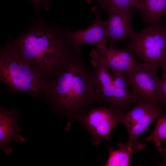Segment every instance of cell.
Wrapping results in <instances>:
<instances>
[{"instance_id": "cell-20", "label": "cell", "mask_w": 166, "mask_h": 166, "mask_svg": "<svg viewBox=\"0 0 166 166\" xmlns=\"http://www.w3.org/2000/svg\"><path fill=\"white\" fill-rule=\"evenodd\" d=\"M158 150L161 153L163 157L162 162L159 165L165 166H166V149L161 148L160 149Z\"/></svg>"}, {"instance_id": "cell-3", "label": "cell", "mask_w": 166, "mask_h": 166, "mask_svg": "<svg viewBox=\"0 0 166 166\" xmlns=\"http://www.w3.org/2000/svg\"><path fill=\"white\" fill-rule=\"evenodd\" d=\"M0 80L9 90L35 97L45 95L47 87V83L9 42L1 48Z\"/></svg>"}, {"instance_id": "cell-8", "label": "cell", "mask_w": 166, "mask_h": 166, "mask_svg": "<svg viewBox=\"0 0 166 166\" xmlns=\"http://www.w3.org/2000/svg\"><path fill=\"white\" fill-rule=\"evenodd\" d=\"M134 8L124 10L108 9L105 11L109 14L108 19L103 21L108 33L110 47H116L117 42L132 38L136 32L132 29V19L136 11Z\"/></svg>"}, {"instance_id": "cell-1", "label": "cell", "mask_w": 166, "mask_h": 166, "mask_svg": "<svg viewBox=\"0 0 166 166\" xmlns=\"http://www.w3.org/2000/svg\"><path fill=\"white\" fill-rule=\"evenodd\" d=\"M68 27L48 23L41 17L32 19L30 29L8 42L48 83L61 73L70 60L81 51L76 49L67 37Z\"/></svg>"}, {"instance_id": "cell-17", "label": "cell", "mask_w": 166, "mask_h": 166, "mask_svg": "<svg viewBox=\"0 0 166 166\" xmlns=\"http://www.w3.org/2000/svg\"><path fill=\"white\" fill-rule=\"evenodd\" d=\"M161 68L162 74L157 87V97L159 102L166 105V65Z\"/></svg>"}, {"instance_id": "cell-16", "label": "cell", "mask_w": 166, "mask_h": 166, "mask_svg": "<svg viewBox=\"0 0 166 166\" xmlns=\"http://www.w3.org/2000/svg\"><path fill=\"white\" fill-rule=\"evenodd\" d=\"M166 139V115H165L159 119L154 130L146 140L153 142L159 150L162 148V142Z\"/></svg>"}, {"instance_id": "cell-15", "label": "cell", "mask_w": 166, "mask_h": 166, "mask_svg": "<svg viewBox=\"0 0 166 166\" xmlns=\"http://www.w3.org/2000/svg\"><path fill=\"white\" fill-rule=\"evenodd\" d=\"M88 3L96 2L101 6L103 13L108 9H127L133 8L137 9L139 0H86Z\"/></svg>"}, {"instance_id": "cell-4", "label": "cell", "mask_w": 166, "mask_h": 166, "mask_svg": "<svg viewBox=\"0 0 166 166\" xmlns=\"http://www.w3.org/2000/svg\"><path fill=\"white\" fill-rule=\"evenodd\" d=\"M161 20L136 33L127 48L143 62L161 67L166 65V22Z\"/></svg>"}, {"instance_id": "cell-9", "label": "cell", "mask_w": 166, "mask_h": 166, "mask_svg": "<svg viewBox=\"0 0 166 166\" xmlns=\"http://www.w3.org/2000/svg\"><path fill=\"white\" fill-rule=\"evenodd\" d=\"M95 14L94 20L87 28L81 30L72 31L69 30L67 37L72 45L77 50L81 51V46L86 44L97 46H106L108 33L101 16L103 13L97 6L92 8Z\"/></svg>"}, {"instance_id": "cell-19", "label": "cell", "mask_w": 166, "mask_h": 166, "mask_svg": "<svg viewBox=\"0 0 166 166\" xmlns=\"http://www.w3.org/2000/svg\"><path fill=\"white\" fill-rule=\"evenodd\" d=\"M32 2L38 17H41L40 16L39 5L41 4L43 9L45 10H49L51 8V4L50 0H31Z\"/></svg>"}, {"instance_id": "cell-11", "label": "cell", "mask_w": 166, "mask_h": 166, "mask_svg": "<svg viewBox=\"0 0 166 166\" xmlns=\"http://www.w3.org/2000/svg\"><path fill=\"white\" fill-rule=\"evenodd\" d=\"M164 112L162 107L159 105L147 114L128 132L129 140L126 143L129 150L133 154L143 149L144 144L137 142L138 137L146 130L148 126Z\"/></svg>"}, {"instance_id": "cell-14", "label": "cell", "mask_w": 166, "mask_h": 166, "mask_svg": "<svg viewBox=\"0 0 166 166\" xmlns=\"http://www.w3.org/2000/svg\"><path fill=\"white\" fill-rule=\"evenodd\" d=\"M118 149L114 150L109 148V156L106 162V166H128L130 163L131 157L133 153L128 149L126 143H119Z\"/></svg>"}, {"instance_id": "cell-6", "label": "cell", "mask_w": 166, "mask_h": 166, "mask_svg": "<svg viewBox=\"0 0 166 166\" xmlns=\"http://www.w3.org/2000/svg\"><path fill=\"white\" fill-rule=\"evenodd\" d=\"M93 66L98 65L110 69L112 73L123 75L134 69L139 64L136 59L127 48L97 46L90 53Z\"/></svg>"}, {"instance_id": "cell-7", "label": "cell", "mask_w": 166, "mask_h": 166, "mask_svg": "<svg viewBox=\"0 0 166 166\" xmlns=\"http://www.w3.org/2000/svg\"><path fill=\"white\" fill-rule=\"evenodd\" d=\"M119 113L110 107H100L90 109L81 118L79 121L84 129L90 133L93 144H98L101 138L109 144L111 132L119 123Z\"/></svg>"}, {"instance_id": "cell-10", "label": "cell", "mask_w": 166, "mask_h": 166, "mask_svg": "<svg viewBox=\"0 0 166 166\" xmlns=\"http://www.w3.org/2000/svg\"><path fill=\"white\" fill-rule=\"evenodd\" d=\"M18 110L12 109L8 110L1 107L0 110V146L6 153H11L12 149L9 146L12 140L24 143L25 139L20 134L22 130L17 123Z\"/></svg>"}, {"instance_id": "cell-5", "label": "cell", "mask_w": 166, "mask_h": 166, "mask_svg": "<svg viewBox=\"0 0 166 166\" xmlns=\"http://www.w3.org/2000/svg\"><path fill=\"white\" fill-rule=\"evenodd\" d=\"M158 67L145 62L139 63L131 72L123 76L137 102L152 103L159 102L157 97V87L160 79L157 76Z\"/></svg>"}, {"instance_id": "cell-12", "label": "cell", "mask_w": 166, "mask_h": 166, "mask_svg": "<svg viewBox=\"0 0 166 166\" xmlns=\"http://www.w3.org/2000/svg\"><path fill=\"white\" fill-rule=\"evenodd\" d=\"M137 9L144 22L155 25L166 14V0H139Z\"/></svg>"}, {"instance_id": "cell-18", "label": "cell", "mask_w": 166, "mask_h": 166, "mask_svg": "<svg viewBox=\"0 0 166 166\" xmlns=\"http://www.w3.org/2000/svg\"><path fill=\"white\" fill-rule=\"evenodd\" d=\"M112 77L113 84L115 87L121 89L127 88V84L122 75L118 73H112Z\"/></svg>"}, {"instance_id": "cell-13", "label": "cell", "mask_w": 166, "mask_h": 166, "mask_svg": "<svg viewBox=\"0 0 166 166\" xmlns=\"http://www.w3.org/2000/svg\"><path fill=\"white\" fill-rule=\"evenodd\" d=\"M131 110L121 112L119 115V123L123 124L128 132L147 114L160 105L159 103L139 102Z\"/></svg>"}, {"instance_id": "cell-2", "label": "cell", "mask_w": 166, "mask_h": 166, "mask_svg": "<svg viewBox=\"0 0 166 166\" xmlns=\"http://www.w3.org/2000/svg\"><path fill=\"white\" fill-rule=\"evenodd\" d=\"M45 95L53 109L69 122L79 121L88 107L99 102L97 86L81 54L71 59L65 70L48 83Z\"/></svg>"}]
</instances>
